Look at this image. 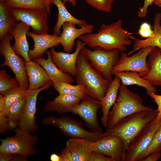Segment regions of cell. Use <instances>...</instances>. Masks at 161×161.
<instances>
[{
  "instance_id": "obj_36",
  "label": "cell",
  "mask_w": 161,
  "mask_h": 161,
  "mask_svg": "<svg viewBox=\"0 0 161 161\" xmlns=\"http://www.w3.org/2000/svg\"><path fill=\"white\" fill-rule=\"evenodd\" d=\"M138 34L141 37L145 38L153 37L154 35L153 30L151 29L150 25L145 22L140 25L138 31Z\"/></svg>"
},
{
  "instance_id": "obj_44",
  "label": "cell",
  "mask_w": 161,
  "mask_h": 161,
  "mask_svg": "<svg viewBox=\"0 0 161 161\" xmlns=\"http://www.w3.org/2000/svg\"><path fill=\"white\" fill-rule=\"evenodd\" d=\"M5 106V101L4 95H0V112H2L4 109Z\"/></svg>"
},
{
  "instance_id": "obj_33",
  "label": "cell",
  "mask_w": 161,
  "mask_h": 161,
  "mask_svg": "<svg viewBox=\"0 0 161 161\" xmlns=\"http://www.w3.org/2000/svg\"><path fill=\"white\" fill-rule=\"evenodd\" d=\"M161 150V126L156 131L148 146L140 156L138 161L145 158L151 154Z\"/></svg>"
},
{
  "instance_id": "obj_2",
  "label": "cell",
  "mask_w": 161,
  "mask_h": 161,
  "mask_svg": "<svg viewBox=\"0 0 161 161\" xmlns=\"http://www.w3.org/2000/svg\"><path fill=\"white\" fill-rule=\"evenodd\" d=\"M75 77L76 84L85 86L86 95L100 101L106 95L111 83L80 52L77 59Z\"/></svg>"
},
{
  "instance_id": "obj_9",
  "label": "cell",
  "mask_w": 161,
  "mask_h": 161,
  "mask_svg": "<svg viewBox=\"0 0 161 161\" xmlns=\"http://www.w3.org/2000/svg\"><path fill=\"white\" fill-rule=\"evenodd\" d=\"M42 123L44 125H52L58 128L64 134L71 138H84L92 141H95L100 138L101 134L86 130L82 122L69 116L45 117Z\"/></svg>"
},
{
  "instance_id": "obj_17",
  "label": "cell",
  "mask_w": 161,
  "mask_h": 161,
  "mask_svg": "<svg viewBox=\"0 0 161 161\" xmlns=\"http://www.w3.org/2000/svg\"><path fill=\"white\" fill-rule=\"evenodd\" d=\"M76 24L72 22L66 21L62 25V31L59 35L60 44L64 51L67 53H71L76 44V39L80 36L92 32L94 26L86 24L80 28L76 27Z\"/></svg>"
},
{
  "instance_id": "obj_14",
  "label": "cell",
  "mask_w": 161,
  "mask_h": 161,
  "mask_svg": "<svg viewBox=\"0 0 161 161\" xmlns=\"http://www.w3.org/2000/svg\"><path fill=\"white\" fill-rule=\"evenodd\" d=\"M93 142L84 138L70 139L59 154L60 161H88L93 151Z\"/></svg>"
},
{
  "instance_id": "obj_32",
  "label": "cell",
  "mask_w": 161,
  "mask_h": 161,
  "mask_svg": "<svg viewBox=\"0 0 161 161\" xmlns=\"http://www.w3.org/2000/svg\"><path fill=\"white\" fill-rule=\"evenodd\" d=\"M7 2L11 8H46L44 0H10Z\"/></svg>"
},
{
  "instance_id": "obj_3",
  "label": "cell",
  "mask_w": 161,
  "mask_h": 161,
  "mask_svg": "<svg viewBox=\"0 0 161 161\" xmlns=\"http://www.w3.org/2000/svg\"><path fill=\"white\" fill-rule=\"evenodd\" d=\"M157 109L138 112L121 120L111 129L106 130L100 138L114 135L121 138L123 143V153L137 135L150 121L157 116Z\"/></svg>"
},
{
  "instance_id": "obj_12",
  "label": "cell",
  "mask_w": 161,
  "mask_h": 161,
  "mask_svg": "<svg viewBox=\"0 0 161 161\" xmlns=\"http://www.w3.org/2000/svg\"><path fill=\"white\" fill-rule=\"evenodd\" d=\"M11 11L16 22L22 21L31 27L37 34L47 33L49 29L47 19L49 14L46 8H12Z\"/></svg>"
},
{
  "instance_id": "obj_27",
  "label": "cell",
  "mask_w": 161,
  "mask_h": 161,
  "mask_svg": "<svg viewBox=\"0 0 161 161\" xmlns=\"http://www.w3.org/2000/svg\"><path fill=\"white\" fill-rule=\"evenodd\" d=\"M5 0H0V40L9 33L16 24Z\"/></svg>"
},
{
  "instance_id": "obj_11",
  "label": "cell",
  "mask_w": 161,
  "mask_h": 161,
  "mask_svg": "<svg viewBox=\"0 0 161 161\" xmlns=\"http://www.w3.org/2000/svg\"><path fill=\"white\" fill-rule=\"evenodd\" d=\"M155 47H148L141 48L131 56L125 52H121L119 60L113 68L112 75L120 72L132 71L137 72L141 77L145 76L149 71L147 58Z\"/></svg>"
},
{
  "instance_id": "obj_25",
  "label": "cell",
  "mask_w": 161,
  "mask_h": 161,
  "mask_svg": "<svg viewBox=\"0 0 161 161\" xmlns=\"http://www.w3.org/2000/svg\"><path fill=\"white\" fill-rule=\"evenodd\" d=\"M52 3L54 4L58 10L57 21L54 27V34L59 35L62 24L65 22L69 21L75 23L80 27L86 24L84 20L79 19L74 17L68 11L62 0H51Z\"/></svg>"
},
{
  "instance_id": "obj_1",
  "label": "cell",
  "mask_w": 161,
  "mask_h": 161,
  "mask_svg": "<svg viewBox=\"0 0 161 161\" xmlns=\"http://www.w3.org/2000/svg\"><path fill=\"white\" fill-rule=\"evenodd\" d=\"M123 20L119 19L110 24H102L96 33L82 35L78 39L85 45L94 48L98 47L107 50L118 49L125 52L135 38L122 27Z\"/></svg>"
},
{
  "instance_id": "obj_38",
  "label": "cell",
  "mask_w": 161,
  "mask_h": 161,
  "mask_svg": "<svg viewBox=\"0 0 161 161\" xmlns=\"http://www.w3.org/2000/svg\"><path fill=\"white\" fill-rule=\"evenodd\" d=\"M143 6L140 7L137 12L138 16L139 17L143 18L146 16L148 13V9L149 6L151 5L155 0H143Z\"/></svg>"
},
{
  "instance_id": "obj_18",
  "label": "cell",
  "mask_w": 161,
  "mask_h": 161,
  "mask_svg": "<svg viewBox=\"0 0 161 161\" xmlns=\"http://www.w3.org/2000/svg\"><path fill=\"white\" fill-rule=\"evenodd\" d=\"M27 35L31 38L34 43V48L28 52V56L31 60L43 57L48 49L60 44L59 36L54 34H37L29 31Z\"/></svg>"
},
{
  "instance_id": "obj_26",
  "label": "cell",
  "mask_w": 161,
  "mask_h": 161,
  "mask_svg": "<svg viewBox=\"0 0 161 161\" xmlns=\"http://www.w3.org/2000/svg\"><path fill=\"white\" fill-rule=\"evenodd\" d=\"M120 79L121 84L126 86L136 85L144 88L149 95L152 93H156L157 90L155 86L144 79L137 72L123 71L116 73L114 75Z\"/></svg>"
},
{
  "instance_id": "obj_19",
  "label": "cell",
  "mask_w": 161,
  "mask_h": 161,
  "mask_svg": "<svg viewBox=\"0 0 161 161\" xmlns=\"http://www.w3.org/2000/svg\"><path fill=\"white\" fill-rule=\"evenodd\" d=\"M30 27L25 23L20 21L9 32L15 40V43L12 47L13 50L18 55H20L25 61H31L28 56L29 45L27 36Z\"/></svg>"
},
{
  "instance_id": "obj_20",
  "label": "cell",
  "mask_w": 161,
  "mask_h": 161,
  "mask_svg": "<svg viewBox=\"0 0 161 161\" xmlns=\"http://www.w3.org/2000/svg\"><path fill=\"white\" fill-rule=\"evenodd\" d=\"M25 69L29 82L28 89H38L51 80L42 66L34 60L25 61Z\"/></svg>"
},
{
  "instance_id": "obj_21",
  "label": "cell",
  "mask_w": 161,
  "mask_h": 161,
  "mask_svg": "<svg viewBox=\"0 0 161 161\" xmlns=\"http://www.w3.org/2000/svg\"><path fill=\"white\" fill-rule=\"evenodd\" d=\"M46 53L47 55V59L41 57L33 60L42 66L50 80L53 83L61 81L71 84L73 83L75 80L72 76L62 71L53 62L51 57L50 51L47 50Z\"/></svg>"
},
{
  "instance_id": "obj_46",
  "label": "cell",
  "mask_w": 161,
  "mask_h": 161,
  "mask_svg": "<svg viewBox=\"0 0 161 161\" xmlns=\"http://www.w3.org/2000/svg\"><path fill=\"white\" fill-rule=\"evenodd\" d=\"M154 3L159 7L161 8V0H155Z\"/></svg>"
},
{
  "instance_id": "obj_13",
  "label": "cell",
  "mask_w": 161,
  "mask_h": 161,
  "mask_svg": "<svg viewBox=\"0 0 161 161\" xmlns=\"http://www.w3.org/2000/svg\"><path fill=\"white\" fill-rule=\"evenodd\" d=\"M53 83L50 80L38 89L27 90L25 105L18 127L30 133L38 130L39 127L35 119L37 97L41 91L48 89Z\"/></svg>"
},
{
  "instance_id": "obj_39",
  "label": "cell",
  "mask_w": 161,
  "mask_h": 161,
  "mask_svg": "<svg viewBox=\"0 0 161 161\" xmlns=\"http://www.w3.org/2000/svg\"><path fill=\"white\" fill-rule=\"evenodd\" d=\"M9 130V126L6 116L0 112V133L2 134Z\"/></svg>"
},
{
  "instance_id": "obj_45",
  "label": "cell",
  "mask_w": 161,
  "mask_h": 161,
  "mask_svg": "<svg viewBox=\"0 0 161 161\" xmlns=\"http://www.w3.org/2000/svg\"><path fill=\"white\" fill-rule=\"evenodd\" d=\"M50 159L52 161H60L61 158L60 156L56 154H51L50 157Z\"/></svg>"
},
{
  "instance_id": "obj_23",
  "label": "cell",
  "mask_w": 161,
  "mask_h": 161,
  "mask_svg": "<svg viewBox=\"0 0 161 161\" xmlns=\"http://www.w3.org/2000/svg\"><path fill=\"white\" fill-rule=\"evenodd\" d=\"M161 13L157 12L155 14L153 25L154 36L143 40L135 38L134 40L133 49L127 54L128 55L141 48L148 47H158L161 51Z\"/></svg>"
},
{
  "instance_id": "obj_8",
  "label": "cell",
  "mask_w": 161,
  "mask_h": 161,
  "mask_svg": "<svg viewBox=\"0 0 161 161\" xmlns=\"http://www.w3.org/2000/svg\"><path fill=\"white\" fill-rule=\"evenodd\" d=\"M93 49L92 50L84 47L80 52L94 68L111 83L113 80L112 69L119 59L120 51L118 49L107 50L98 47Z\"/></svg>"
},
{
  "instance_id": "obj_6",
  "label": "cell",
  "mask_w": 161,
  "mask_h": 161,
  "mask_svg": "<svg viewBox=\"0 0 161 161\" xmlns=\"http://www.w3.org/2000/svg\"><path fill=\"white\" fill-rule=\"evenodd\" d=\"M30 133L17 127L13 136L0 139V152L26 157L35 155L38 152L36 146L39 139Z\"/></svg>"
},
{
  "instance_id": "obj_4",
  "label": "cell",
  "mask_w": 161,
  "mask_h": 161,
  "mask_svg": "<svg viewBox=\"0 0 161 161\" xmlns=\"http://www.w3.org/2000/svg\"><path fill=\"white\" fill-rule=\"evenodd\" d=\"M101 107L100 100L86 95L76 106L66 107L52 100L47 103L44 110L46 112H54L60 114L71 112L77 114L83 120L90 131L101 134L103 132L99 123L97 114Z\"/></svg>"
},
{
  "instance_id": "obj_43",
  "label": "cell",
  "mask_w": 161,
  "mask_h": 161,
  "mask_svg": "<svg viewBox=\"0 0 161 161\" xmlns=\"http://www.w3.org/2000/svg\"><path fill=\"white\" fill-rule=\"evenodd\" d=\"M14 154L0 152V161H14Z\"/></svg>"
},
{
  "instance_id": "obj_16",
  "label": "cell",
  "mask_w": 161,
  "mask_h": 161,
  "mask_svg": "<svg viewBox=\"0 0 161 161\" xmlns=\"http://www.w3.org/2000/svg\"><path fill=\"white\" fill-rule=\"evenodd\" d=\"M92 149L108 156L112 161H120L123 151V143L122 139L118 136H108L93 142Z\"/></svg>"
},
{
  "instance_id": "obj_7",
  "label": "cell",
  "mask_w": 161,
  "mask_h": 161,
  "mask_svg": "<svg viewBox=\"0 0 161 161\" xmlns=\"http://www.w3.org/2000/svg\"><path fill=\"white\" fill-rule=\"evenodd\" d=\"M13 38L9 33L0 40V53L4 58V61L1 64V66L9 67L14 74L20 87L27 90L29 84L25 69V61L13 50L10 44Z\"/></svg>"
},
{
  "instance_id": "obj_30",
  "label": "cell",
  "mask_w": 161,
  "mask_h": 161,
  "mask_svg": "<svg viewBox=\"0 0 161 161\" xmlns=\"http://www.w3.org/2000/svg\"><path fill=\"white\" fill-rule=\"evenodd\" d=\"M27 90L20 87L10 91L4 94L5 106L4 110L0 112L6 116L10 108L16 103L25 97L27 94Z\"/></svg>"
},
{
  "instance_id": "obj_40",
  "label": "cell",
  "mask_w": 161,
  "mask_h": 161,
  "mask_svg": "<svg viewBox=\"0 0 161 161\" xmlns=\"http://www.w3.org/2000/svg\"><path fill=\"white\" fill-rule=\"evenodd\" d=\"M149 95L153 99L157 106L158 114L156 118L158 120L161 119V95L155 93L150 94Z\"/></svg>"
},
{
  "instance_id": "obj_28",
  "label": "cell",
  "mask_w": 161,
  "mask_h": 161,
  "mask_svg": "<svg viewBox=\"0 0 161 161\" xmlns=\"http://www.w3.org/2000/svg\"><path fill=\"white\" fill-rule=\"evenodd\" d=\"M59 94H67L75 96L81 99L86 95L85 86L82 85H73L61 81L53 83L52 85Z\"/></svg>"
},
{
  "instance_id": "obj_5",
  "label": "cell",
  "mask_w": 161,
  "mask_h": 161,
  "mask_svg": "<svg viewBox=\"0 0 161 161\" xmlns=\"http://www.w3.org/2000/svg\"><path fill=\"white\" fill-rule=\"evenodd\" d=\"M118 91L117 99L108 114L106 130L111 129L127 116L138 112L153 109L144 105L141 97L130 91L127 86L121 84Z\"/></svg>"
},
{
  "instance_id": "obj_29",
  "label": "cell",
  "mask_w": 161,
  "mask_h": 161,
  "mask_svg": "<svg viewBox=\"0 0 161 161\" xmlns=\"http://www.w3.org/2000/svg\"><path fill=\"white\" fill-rule=\"evenodd\" d=\"M26 102V96L13 104L9 109L7 117L9 130L15 129L18 125Z\"/></svg>"
},
{
  "instance_id": "obj_47",
  "label": "cell",
  "mask_w": 161,
  "mask_h": 161,
  "mask_svg": "<svg viewBox=\"0 0 161 161\" xmlns=\"http://www.w3.org/2000/svg\"><path fill=\"white\" fill-rule=\"evenodd\" d=\"M6 1H8L10 0H5Z\"/></svg>"
},
{
  "instance_id": "obj_42",
  "label": "cell",
  "mask_w": 161,
  "mask_h": 161,
  "mask_svg": "<svg viewBox=\"0 0 161 161\" xmlns=\"http://www.w3.org/2000/svg\"><path fill=\"white\" fill-rule=\"evenodd\" d=\"M45 2L46 7L47 9L48 12L49 14H50V7L52 3L51 0H44ZM64 3L65 4L66 2H69L73 6H75L76 5V0H62Z\"/></svg>"
},
{
  "instance_id": "obj_41",
  "label": "cell",
  "mask_w": 161,
  "mask_h": 161,
  "mask_svg": "<svg viewBox=\"0 0 161 161\" xmlns=\"http://www.w3.org/2000/svg\"><path fill=\"white\" fill-rule=\"evenodd\" d=\"M161 157L160 151L153 152L141 160V161H156Z\"/></svg>"
},
{
  "instance_id": "obj_22",
  "label": "cell",
  "mask_w": 161,
  "mask_h": 161,
  "mask_svg": "<svg viewBox=\"0 0 161 161\" xmlns=\"http://www.w3.org/2000/svg\"><path fill=\"white\" fill-rule=\"evenodd\" d=\"M147 64L148 73L142 77L152 85L161 86V51L156 47L148 56Z\"/></svg>"
},
{
  "instance_id": "obj_34",
  "label": "cell",
  "mask_w": 161,
  "mask_h": 161,
  "mask_svg": "<svg viewBox=\"0 0 161 161\" xmlns=\"http://www.w3.org/2000/svg\"><path fill=\"white\" fill-rule=\"evenodd\" d=\"M81 99L74 95L67 94H59L53 101L66 107L76 106L80 102Z\"/></svg>"
},
{
  "instance_id": "obj_37",
  "label": "cell",
  "mask_w": 161,
  "mask_h": 161,
  "mask_svg": "<svg viewBox=\"0 0 161 161\" xmlns=\"http://www.w3.org/2000/svg\"><path fill=\"white\" fill-rule=\"evenodd\" d=\"M88 161H112L109 157L97 152L93 151L89 158Z\"/></svg>"
},
{
  "instance_id": "obj_24",
  "label": "cell",
  "mask_w": 161,
  "mask_h": 161,
  "mask_svg": "<svg viewBox=\"0 0 161 161\" xmlns=\"http://www.w3.org/2000/svg\"><path fill=\"white\" fill-rule=\"evenodd\" d=\"M120 82V79L115 76L110 84L106 95L100 100L102 112L101 122L103 127L106 128L107 126L108 114L111 108L117 99Z\"/></svg>"
},
{
  "instance_id": "obj_35",
  "label": "cell",
  "mask_w": 161,
  "mask_h": 161,
  "mask_svg": "<svg viewBox=\"0 0 161 161\" xmlns=\"http://www.w3.org/2000/svg\"><path fill=\"white\" fill-rule=\"evenodd\" d=\"M97 10L105 13L110 12L114 0H83Z\"/></svg>"
},
{
  "instance_id": "obj_10",
  "label": "cell",
  "mask_w": 161,
  "mask_h": 161,
  "mask_svg": "<svg viewBox=\"0 0 161 161\" xmlns=\"http://www.w3.org/2000/svg\"><path fill=\"white\" fill-rule=\"evenodd\" d=\"M161 126V119L156 118L149 122L133 138L123 153L122 161H137L151 143Z\"/></svg>"
},
{
  "instance_id": "obj_15",
  "label": "cell",
  "mask_w": 161,
  "mask_h": 161,
  "mask_svg": "<svg viewBox=\"0 0 161 161\" xmlns=\"http://www.w3.org/2000/svg\"><path fill=\"white\" fill-rule=\"evenodd\" d=\"M85 45L81 41L78 39L76 42V49L72 53L57 51L54 48H52L50 50L52 60L62 71L75 77L77 59Z\"/></svg>"
},
{
  "instance_id": "obj_31",
  "label": "cell",
  "mask_w": 161,
  "mask_h": 161,
  "mask_svg": "<svg viewBox=\"0 0 161 161\" xmlns=\"http://www.w3.org/2000/svg\"><path fill=\"white\" fill-rule=\"evenodd\" d=\"M19 83L15 78H12L4 70L0 71V93L4 94L10 91L19 87Z\"/></svg>"
}]
</instances>
